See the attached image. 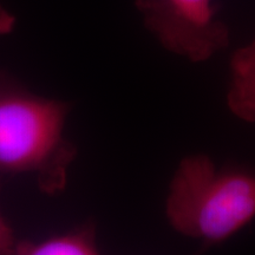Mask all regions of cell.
Here are the masks:
<instances>
[{
	"label": "cell",
	"mask_w": 255,
	"mask_h": 255,
	"mask_svg": "<svg viewBox=\"0 0 255 255\" xmlns=\"http://www.w3.org/2000/svg\"><path fill=\"white\" fill-rule=\"evenodd\" d=\"M15 255H101L96 246L92 231H81L72 234L47 239L45 241L17 245Z\"/></svg>",
	"instance_id": "obj_5"
},
{
	"label": "cell",
	"mask_w": 255,
	"mask_h": 255,
	"mask_svg": "<svg viewBox=\"0 0 255 255\" xmlns=\"http://www.w3.org/2000/svg\"><path fill=\"white\" fill-rule=\"evenodd\" d=\"M69 105L32 94L0 71V170L32 174L45 193L62 190L75 148L64 136Z\"/></svg>",
	"instance_id": "obj_1"
},
{
	"label": "cell",
	"mask_w": 255,
	"mask_h": 255,
	"mask_svg": "<svg viewBox=\"0 0 255 255\" xmlns=\"http://www.w3.org/2000/svg\"><path fill=\"white\" fill-rule=\"evenodd\" d=\"M17 245L11 227L0 214V255H15Z\"/></svg>",
	"instance_id": "obj_6"
},
{
	"label": "cell",
	"mask_w": 255,
	"mask_h": 255,
	"mask_svg": "<svg viewBox=\"0 0 255 255\" xmlns=\"http://www.w3.org/2000/svg\"><path fill=\"white\" fill-rule=\"evenodd\" d=\"M136 7L162 46L191 62L228 46L229 30L213 0H136Z\"/></svg>",
	"instance_id": "obj_3"
},
{
	"label": "cell",
	"mask_w": 255,
	"mask_h": 255,
	"mask_svg": "<svg viewBox=\"0 0 255 255\" xmlns=\"http://www.w3.org/2000/svg\"><path fill=\"white\" fill-rule=\"evenodd\" d=\"M15 17L0 4V36L11 33L15 26Z\"/></svg>",
	"instance_id": "obj_7"
},
{
	"label": "cell",
	"mask_w": 255,
	"mask_h": 255,
	"mask_svg": "<svg viewBox=\"0 0 255 255\" xmlns=\"http://www.w3.org/2000/svg\"><path fill=\"white\" fill-rule=\"evenodd\" d=\"M227 103L235 116L255 123V38L232 56Z\"/></svg>",
	"instance_id": "obj_4"
},
{
	"label": "cell",
	"mask_w": 255,
	"mask_h": 255,
	"mask_svg": "<svg viewBox=\"0 0 255 255\" xmlns=\"http://www.w3.org/2000/svg\"><path fill=\"white\" fill-rule=\"evenodd\" d=\"M165 213L184 237L215 245L255 219V171L218 168L206 155L183 158L170 182Z\"/></svg>",
	"instance_id": "obj_2"
}]
</instances>
